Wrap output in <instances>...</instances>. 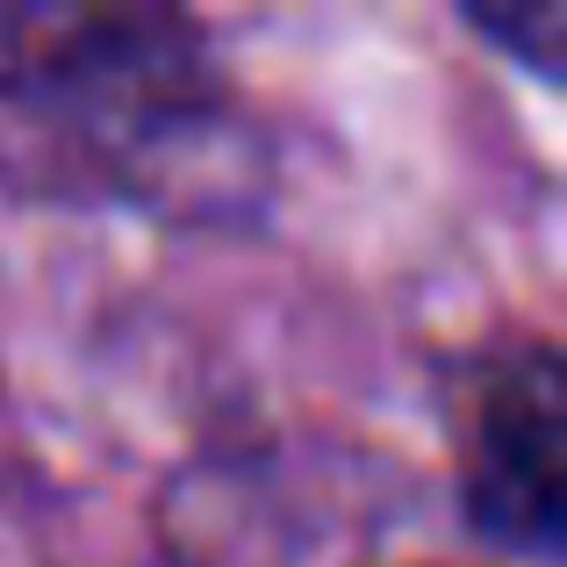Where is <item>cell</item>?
I'll return each mask as SVG.
<instances>
[{"instance_id": "1", "label": "cell", "mask_w": 567, "mask_h": 567, "mask_svg": "<svg viewBox=\"0 0 567 567\" xmlns=\"http://www.w3.org/2000/svg\"><path fill=\"white\" fill-rule=\"evenodd\" d=\"M0 94L86 137L166 144L202 115L208 80L181 14L158 8H0Z\"/></svg>"}, {"instance_id": "2", "label": "cell", "mask_w": 567, "mask_h": 567, "mask_svg": "<svg viewBox=\"0 0 567 567\" xmlns=\"http://www.w3.org/2000/svg\"><path fill=\"white\" fill-rule=\"evenodd\" d=\"M567 381L546 346L517 352L482 395L474 416V460H467V511L488 539L554 554L560 511H567Z\"/></svg>"}, {"instance_id": "3", "label": "cell", "mask_w": 567, "mask_h": 567, "mask_svg": "<svg viewBox=\"0 0 567 567\" xmlns=\"http://www.w3.org/2000/svg\"><path fill=\"white\" fill-rule=\"evenodd\" d=\"M467 14H474L482 37H496L511 58H525V65H539V72H554L560 51H567L560 0H532V8H467Z\"/></svg>"}]
</instances>
